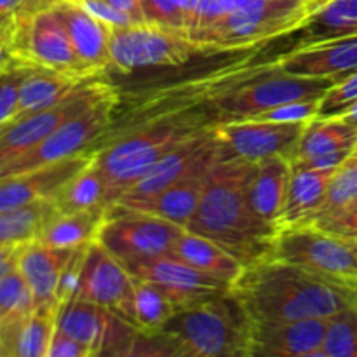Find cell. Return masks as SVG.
I'll use <instances>...</instances> for the list:
<instances>
[{
	"label": "cell",
	"instance_id": "obj_6",
	"mask_svg": "<svg viewBox=\"0 0 357 357\" xmlns=\"http://www.w3.org/2000/svg\"><path fill=\"white\" fill-rule=\"evenodd\" d=\"M271 257L351 291L357 289L356 248L312 225L278 232Z\"/></svg>",
	"mask_w": 357,
	"mask_h": 357
},
{
	"label": "cell",
	"instance_id": "obj_17",
	"mask_svg": "<svg viewBox=\"0 0 357 357\" xmlns=\"http://www.w3.org/2000/svg\"><path fill=\"white\" fill-rule=\"evenodd\" d=\"M94 157L96 149H91L59 162L0 180V211L51 199L70 178L89 166Z\"/></svg>",
	"mask_w": 357,
	"mask_h": 357
},
{
	"label": "cell",
	"instance_id": "obj_11",
	"mask_svg": "<svg viewBox=\"0 0 357 357\" xmlns=\"http://www.w3.org/2000/svg\"><path fill=\"white\" fill-rule=\"evenodd\" d=\"M115 93L117 89L112 84L96 77L56 107L0 126V166L26 153L66 121Z\"/></svg>",
	"mask_w": 357,
	"mask_h": 357
},
{
	"label": "cell",
	"instance_id": "obj_50",
	"mask_svg": "<svg viewBox=\"0 0 357 357\" xmlns=\"http://www.w3.org/2000/svg\"><path fill=\"white\" fill-rule=\"evenodd\" d=\"M352 309H354L356 314H357V289L352 291Z\"/></svg>",
	"mask_w": 357,
	"mask_h": 357
},
{
	"label": "cell",
	"instance_id": "obj_21",
	"mask_svg": "<svg viewBox=\"0 0 357 357\" xmlns=\"http://www.w3.org/2000/svg\"><path fill=\"white\" fill-rule=\"evenodd\" d=\"M77 250L54 248L31 241L23 246L17 268L26 279L33 293L35 309H49L58 312V284L63 271Z\"/></svg>",
	"mask_w": 357,
	"mask_h": 357
},
{
	"label": "cell",
	"instance_id": "obj_4",
	"mask_svg": "<svg viewBox=\"0 0 357 357\" xmlns=\"http://www.w3.org/2000/svg\"><path fill=\"white\" fill-rule=\"evenodd\" d=\"M159 331L181 357H251L253 321L232 289L178 309Z\"/></svg>",
	"mask_w": 357,
	"mask_h": 357
},
{
	"label": "cell",
	"instance_id": "obj_34",
	"mask_svg": "<svg viewBox=\"0 0 357 357\" xmlns=\"http://www.w3.org/2000/svg\"><path fill=\"white\" fill-rule=\"evenodd\" d=\"M323 357H357V314L351 307L326 319Z\"/></svg>",
	"mask_w": 357,
	"mask_h": 357
},
{
	"label": "cell",
	"instance_id": "obj_16",
	"mask_svg": "<svg viewBox=\"0 0 357 357\" xmlns=\"http://www.w3.org/2000/svg\"><path fill=\"white\" fill-rule=\"evenodd\" d=\"M122 265L138 281H149L160 286L173 298L178 309L232 288L230 282L197 271L173 257L146 258Z\"/></svg>",
	"mask_w": 357,
	"mask_h": 357
},
{
	"label": "cell",
	"instance_id": "obj_12",
	"mask_svg": "<svg viewBox=\"0 0 357 357\" xmlns=\"http://www.w3.org/2000/svg\"><path fill=\"white\" fill-rule=\"evenodd\" d=\"M307 122H274L260 119L220 122L213 128L223 155L260 162L282 155L291 160Z\"/></svg>",
	"mask_w": 357,
	"mask_h": 357
},
{
	"label": "cell",
	"instance_id": "obj_25",
	"mask_svg": "<svg viewBox=\"0 0 357 357\" xmlns=\"http://www.w3.org/2000/svg\"><path fill=\"white\" fill-rule=\"evenodd\" d=\"M56 319V310L35 309L30 314L0 321L2 357H47Z\"/></svg>",
	"mask_w": 357,
	"mask_h": 357
},
{
	"label": "cell",
	"instance_id": "obj_18",
	"mask_svg": "<svg viewBox=\"0 0 357 357\" xmlns=\"http://www.w3.org/2000/svg\"><path fill=\"white\" fill-rule=\"evenodd\" d=\"M326 319L253 323L251 357H323Z\"/></svg>",
	"mask_w": 357,
	"mask_h": 357
},
{
	"label": "cell",
	"instance_id": "obj_36",
	"mask_svg": "<svg viewBox=\"0 0 357 357\" xmlns=\"http://www.w3.org/2000/svg\"><path fill=\"white\" fill-rule=\"evenodd\" d=\"M354 199H357V143L354 149H352V152L347 155V159L335 171V176L331 180L326 201H324L323 208L317 213L316 220L328 215V213L337 211V209L349 204Z\"/></svg>",
	"mask_w": 357,
	"mask_h": 357
},
{
	"label": "cell",
	"instance_id": "obj_35",
	"mask_svg": "<svg viewBox=\"0 0 357 357\" xmlns=\"http://www.w3.org/2000/svg\"><path fill=\"white\" fill-rule=\"evenodd\" d=\"M33 310V293L20 268H13L3 278H0V321L30 314Z\"/></svg>",
	"mask_w": 357,
	"mask_h": 357
},
{
	"label": "cell",
	"instance_id": "obj_42",
	"mask_svg": "<svg viewBox=\"0 0 357 357\" xmlns=\"http://www.w3.org/2000/svg\"><path fill=\"white\" fill-rule=\"evenodd\" d=\"M30 66H17V68L0 72V126L7 124L16 117L21 84Z\"/></svg>",
	"mask_w": 357,
	"mask_h": 357
},
{
	"label": "cell",
	"instance_id": "obj_44",
	"mask_svg": "<svg viewBox=\"0 0 357 357\" xmlns=\"http://www.w3.org/2000/svg\"><path fill=\"white\" fill-rule=\"evenodd\" d=\"M80 6L86 7L93 16H96L98 20H101L103 23H107L108 26L112 28L126 26V24L132 23V20L124 13V10L117 9V7L112 6L107 0H86V2H82Z\"/></svg>",
	"mask_w": 357,
	"mask_h": 357
},
{
	"label": "cell",
	"instance_id": "obj_15",
	"mask_svg": "<svg viewBox=\"0 0 357 357\" xmlns=\"http://www.w3.org/2000/svg\"><path fill=\"white\" fill-rule=\"evenodd\" d=\"M218 153L220 145L213 128L199 131L197 135H192L190 138L183 139L174 149H171L166 155L160 157L150 167L149 173L143 174L115 202H136L153 197L173 183H176L180 178L190 173L192 169L215 160Z\"/></svg>",
	"mask_w": 357,
	"mask_h": 357
},
{
	"label": "cell",
	"instance_id": "obj_32",
	"mask_svg": "<svg viewBox=\"0 0 357 357\" xmlns=\"http://www.w3.org/2000/svg\"><path fill=\"white\" fill-rule=\"evenodd\" d=\"M56 213L58 211L49 199L20 208L3 209L0 211V246L26 244L38 239Z\"/></svg>",
	"mask_w": 357,
	"mask_h": 357
},
{
	"label": "cell",
	"instance_id": "obj_30",
	"mask_svg": "<svg viewBox=\"0 0 357 357\" xmlns=\"http://www.w3.org/2000/svg\"><path fill=\"white\" fill-rule=\"evenodd\" d=\"M296 47L357 35V0H330L314 10L298 28Z\"/></svg>",
	"mask_w": 357,
	"mask_h": 357
},
{
	"label": "cell",
	"instance_id": "obj_41",
	"mask_svg": "<svg viewBox=\"0 0 357 357\" xmlns=\"http://www.w3.org/2000/svg\"><path fill=\"white\" fill-rule=\"evenodd\" d=\"M312 227L323 230V232L331 234V236L338 237V239L349 241V243H356L357 241V199L351 201L349 204L342 206L340 209L328 215L321 216Z\"/></svg>",
	"mask_w": 357,
	"mask_h": 357
},
{
	"label": "cell",
	"instance_id": "obj_9",
	"mask_svg": "<svg viewBox=\"0 0 357 357\" xmlns=\"http://www.w3.org/2000/svg\"><path fill=\"white\" fill-rule=\"evenodd\" d=\"M202 52L185 31L157 24L131 23L112 28L110 33V66L119 72L180 66Z\"/></svg>",
	"mask_w": 357,
	"mask_h": 357
},
{
	"label": "cell",
	"instance_id": "obj_33",
	"mask_svg": "<svg viewBox=\"0 0 357 357\" xmlns=\"http://www.w3.org/2000/svg\"><path fill=\"white\" fill-rule=\"evenodd\" d=\"M178 310L176 303L160 286L135 279L128 323L145 333H155Z\"/></svg>",
	"mask_w": 357,
	"mask_h": 357
},
{
	"label": "cell",
	"instance_id": "obj_53",
	"mask_svg": "<svg viewBox=\"0 0 357 357\" xmlns=\"http://www.w3.org/2000/svg\"><path fill=\"white\" fill-rule=\"evenodd\" d=\"M352 246H354L356 251H357V241H356V243H352Z\"/></svg>",
	"mask_w": 357,
	"mask_h": 357
},
{
	"label": "cell",
	"instance_id": "obj_22",
	"mask_svg": "<svg viewBox=\"0 0 357 357\" xmlns=\"http://www.w3.org/2000/svg\"><path fill=\"white\" fill-rule=\"evenodd\" d=\"M73 42L77 56L84 68L94 77H100L110 68V33L112 26L98 20L86 7L73 2L56 3Z\"/></svg>",
	"mask_w": 357,
	"mask_h": 357
},
{
	"label": "cell",
	"instance_id": "obj_46",
	"mask_svg": "<svg viewBox=\"0 0 357 357\" xmlns=\"http://www.w3.org/2000/svg\"><path fill=\"white\" fill-rule=\"evenodd\" d=\"M58 0H0V16L3 14H35L56 6Z\"/></svg>",
	"mask_w": 357,
	"mask_h": 357
},
{
	"label": "cell",
	"instance_id": "obj_19",
	"mask_svg": "<svg viewBox=\"0 0 357 357\" xmlns=\"http://www.w3.org/2000/svg\"><path fill=\"white\" fill-rule=\"evenodd\" d=\"M281 72L312 79H338L357 68V35L295 47L278 58Z\"/></svg>",
	"mask_w": 357,
	"mask_h": 357
},
{
	"label": "cell",
	"instance_id": "obj_23",
	"mask_svg": "<svg viewBox=\"0 0 357 357\" xmlns=\"http://www.w3.org/2000/svg\"><path fill=\"white\" fill-rule=\"evenodd\" d=\"M335 171L337 169H316L293 164L284 206L275 223L278 232L312 225L326 201Z\"/></svg>",
	"mask_w": 357,
	"mask_h": 357
},
{
	"label": "cell",
	"instance_id": "obj_52",
	"mask_svg": "<svg viewBox=\"0 0 357 357\" xmlns=\"http://www.w3.org/2000/svg\"><path fill=\"white\" fill-rule=\"evenodd\" d=\"M0 357H2V342H0Z\"/></svg>",
	"mask_w": 357,
	"mask_h": 357
},
{
	"label": "cell",
	"instance_id": "obj_48",
	"mask_svg": "<svg viewBox=\"0 0 357 357\" xmlns=\"http://www.w3.org/2000/svg\"><path fill=\"white\" fill-rule=\"evenodd\" d=\"M340 119H344L345 122H349L351 126H354V128H357V101L354 105H352L351 108H347V110L344 112V114L338 115Z\"/></svg>",
	"mask_w": 357,
	"mask_h": 357
},
{
	"label": "cell",
	"instance_id": "obj_38",
	"mask_svg": "<svg viewBox=\"0 0 357 357\" xmlns=\"http://www.w3.org/2000/svg\"><path fill=\"white\" fill-rule=\"evenodd\" d=\"M26 16L30 14L0 16V72L17 66H28L21 56V31Z\"/></svg>",
	"mask_w": 357,
	"mask_h": 357
},
{
	"label": "cell",
	"instance_id": "obj_47",
	"mask_svg": "<svg viewBox=\"0 0 357 357\" xmlns=\"http://www.w3.org/2000/svg\"><path fill=\"white\" fill-rule=\"evenodd\" d=\"M24 244H13V246H0V278L17 267L20 253Z\"/></svg>",
	"mask_w": 357,
	"mask_h": 357
},
{
	"label": "cell",
	"instance_id": "obj_39",
	"mask_svg": "<svg viewBox=\"0 0 357 357\" xmlns=\"http://www.w3.org/2000/svg\"><path fill=\"white\" fill-rule=\"evenodd\" d=\"M357 101V68L344 73L321 96L316 117H338Z\"/></svg>",
	"mask_w": 357,
	"mask_h": 357
},
{
	"label": "cell",
	"instance_id": "obj_29",
	"mask_svg": "<svg viewBox=\"0 0 357 357\" xmlns=\"http://www.w3.org/2000/svg\"><path fill=\"white\" fill-rule=\"evenodd\" d=\"M110 208H94L87 211L56 213L38 236V243L66 250H80L96 243L101 225Z\"/></svg>",
	"mask_w": 357,
	"mask_h": 357
},
{
	"label": "cell",
	"instance_id": "obj_28",
	"mask_svg": "<svg viewBox=\"0 0 357 357\" xmlns=\"http://www.w3.org/2000/svg\"><path fill=\"white\" fill-rule=\"evenodd\" d=\"M169 257L176 258L197 271L206 272V274L223 279L230 284H234V281L244 271V265L229 251L223 250L208 237L197 236L188 230L181 234Z\"/></svg>",
	"mask_w": 357,
	"mask_h": 357
},
{
	"label": "cell",
	"instance_id": "obj_51",
	"mask_svg": "<svg viewBox=\"0 0 357 357\" xmlns=\"http://www.w3.org/2000/svg\"><path fill=\"white\" fill-rule=\"evenodd\" d=\"M58 2H73V3H82L86 0H58Z\"/></svg>",
	"mask_w": 357,
	"mask_h": 357
},
{
	"label": "cell",
	"instance_id": "obj_37",
	"mask_svg": "<svg viewBox=\"0 0 357 357\" xmlns=\"http://www.w3.org/2000/svg\"><path fill=\"white\" fill-rule=\"evenodd\" d=\"M192 0H142L145 21L187 33V20Z\"/></svg>",
	"mask_w": 357,
	"mask_h": 357
},
{
	"label": "cell",
	"instance_id": "obj_31",
	"mask_svg": "<svg viewBox=\"0 0 357 357\" xmlns=\"http://www.w3.org/2000/svg\"><path fill=\"white\" fill-rule=\"evenodd\" d=\"M49 201L58 213L87 211L94 208H110L107 185L96 166V157L80 173L70 178Z\"/></svg>",
	"mask_w": 357,
	"mask_h": 357
},
{
	"label": "cell",
	"instance_id": "obj_27",
	"mask_svg": "<svg viewBox=\"0 0 357 357\" xmlns=\"http://www.w3.org/2000/svg\"><path fill=\"white\" fill-rule=\"evenodd\" d=\"M357 143V128L340 117H314L307 122L293 152L291 164L307 166L314 159L338 150L352 149Z\"/></svg>",
	"mask_w": 357,
	"mask_h": 357
},
{
	"label": "cell",
	"instance_id": "obj_10",
	"mask_svg": "<svg viewBox=\"0 0 357 357\" xmlns=\"http://www.w3.org/2000/svg\"><path fill=\"white\" fill-rule=\"evenodd\" d=\"M183 232V227L173 222L112 204L101 225L98 243L121 264H129L146 258L169 257Z\"/></svg>",
	"mask_w": 357,
	"mask_h": 357
},
{
	"label": "cell",
	"instance_id": "obj_8",
	"mask_svg": "<svg viewBox=\"0 0 357 357\" xmlns=\"http://www.w3.org/2000/svg\"><path fill=\"white\" fill-rule=\"evenodd\" d=\"M119 93L98 101L93 107L84 110L66 121L58 129L42 139L37 146L28 150L23 155L9 160L0 166V180L17 176L37 167L59 162L77 153L87 152L100 143V139L110 129L114 114L119 107Z\"/></svg>",
	"mask_w": 357,
	"mask_h": 357
},
{
	"label": "cell",
	"instance_id": "obj_14",
	"mask_svg": "<svg viewBox=\"0 0 357 357\" xmlns=\"http://www.w3.org/2000/svg\"><path fill=\"white\" fill-rule=\"evenodd\" d=\"M132 291L135 278L126 271L124 265L98 241L89 244L84 253L79 288L73 298L96 303L128 321Z\"/></svg>",
	"mask_w": 357,
	"mask_h": 357
},
{
	"label": "cell",
	"instance_id": "obj_43",
	"mask_svg": "<svg viewBox=\"0 0 357 357\" xmlns=\"http://www.w3.org/2000/svg\"><path fill=\"white\" fill-rule=\"evenodd\" d=\"M317 103L319 100L295 101V103L282 105V107L272 108V110L261 112L251 119L274 122H309L317 115Z\"/></svg>",
	"mask_w": 357,
	"mask_h": 357
},
{
	"label": "cell",
	"instance_id": "obj_2",
	"mask_svg": "<svg viewBox=\"0 0 357 357\" xmlns=\"http://www.w3.org/2000/svg\"><path fill=\"white\" fill-rule=\"evenodd\" d=\"M232 293L253 323L328 319L352 305V291L274 257L246 265Z\"/></svg>",
	"mask_w": 357,
	"mask_h": 357
},
{
	"label": "cell",
	"instance_id": "obj_40",
	"mask_svg": "<svg viewBox=\"0 0 357 357\" xmlns=\"http://www.w3.org/2000/svg\"><path fill=\"white\" fill-rule=\"evenodd\" d=\"M236 3L237 0H192L187 20L188 37L218 23L227 14L232 13Z\"/></svg>",
	"mask_w": 357,
	"mask_h": 357
},
{
	"label": "cell",
	"instance_id": "obj_24",
	"mask_svg": "<svg viewBox=\"0 0 357 357\" xmlns=\"http://www.w3.org/2000/svg\"><path fill=\"white\" fill-rule=\"evenodd\" d=\"M291 171V160L282 155L268 157L260 162H253L246 195L248 204L258 220L275 227L282 206H284Z\"/></svg>",
	"mask_w": 357,
	"mask_h": 357
},
{
	"label": "cell",
	"instance_id": "obj_45",
	"mask_svg": "<svg viewBox=\"0 0 357 357\" xmlns=\"http://www.w3.org/2000/svg\"><path fill=\"white\" fill-rule=\"evenodd\" d=\"M47 357H93V354L86 345L56 328L51 345H49Z\"/></svg>",
	"mask_w": 357,
	"mask_h": 357
},
{
	"label": "cell",
	"instance_id": "obj_49",
	"mask_svg": "<svg viewBox=\"0 0 357 357\" xmlns=\"http://www.w3.org/2000/svg\"><path fill=\"white\" fill-rule=\"evenodd\" d=\"M326 2H330V0H309V9H310V14L314 13V10L319 9L321 6H324Z\"/></svg>",
	"mask_w": 357,
	"mask_h": 357
},
{
	"label": "cell",
	"instance_id": "obj_20",
	"mask_svg": "<svg viewBox=\"0 0 357 357\" xmlns=\"http://www.w3.org/2000/svg\"><path fill=\"white\" fill-rule=\"evenodd\" d=\"M216 159L192 169L190 173L180 178L176 183H173L160 194L153 195V197L136 202H115V204L124 206L131 211L164 218L185 229L192 216H194V213L197 211L199 202H201L202 194H204L206 183H208L209 171H211Z\"/></svg>",
	"mask_w": 357,
	"mask_h": 357
},
{
	"label": "cell",
	"instance_id": "obj_13",
	"mask_svg": "<svg viewBox=\"0 0 357 357\" xmlns=\"http://www.w3.org/2000/svg\"><path fill=\"white\" fill-rule=\"evenodd\" d=\"M21 56L31 68H47L75 79L94 77L84 68L65 21L54 6L24 17L21 31Z\"/></svg>",
	"mask_w": 357,
	"mask_h": 357
},
{
	"label": "cell",
	"instance_id": "obj_7",
	"mask_svg": "<svg viewBox=\"0 0 357 357\" xmlns=\"http://www.w3.org/2000/svg\"><path fill=\"white\" fill-rule=\"evenodd\" d=\"M335 80L337 79L289 75V73L281 72L278 63L268 72L213 100L209 108L216 115V124L251 119L261 112L295 103V101L321 100V96L333 86Z\"/></svg>",
	"mask_w": 357,
	"mask_h": 357
},
{
	"label": "cell",
	"instance_id": "obj_1",
	"mask_svg": "<svg viewBox=\"0 0 357 357\" xmlns=\"http://www.w3.org/2000/svg\"><path fill=\"white\" fill-rule=\"evenodd\" d=\"M253 162L220 155L209 171L197 211L185 230L208 237L246 265L271 257L278 230L261 222L248 204L246 187Z\"/></svg>",
	"mask_w": 357,
	"mask_h": 357
},
{
	"label": "cell",
	"instance_id": "obj_5",
	"mask_svg": "<svg viewBox=\"0 0 357 357\" xmlns=\"http://www.w3.org/2000/svg\"><path fill=\"white\" fill-rule=\"evenodd\" d=\"M309 16V0H237L232 13L190 38L204 52L243 51L296 31Z\"/></svg>",
	"mask_w": 357,
	"mask_h": 357
},
{
	"label": "cell",
	"instance_id": "obj_26",
	"mask_svg": "<svg viewBox=\"0 0 357 357\" xmlns=\"http://www.w3.org/2000/svg\"><path fill=\"white\" fill-rule=\"evenodd\" d=\"M93 79H75V77L63 75V73L52 72V70L33 66L28 70L26 77L21 84L20 105H17V114L14 119L26 117L35 112L56 107Z\"/></svg>",
	"mask_w": 357,
	"mask_h": 357
},
{
	"label": "cell",
	"instance_id": "obj_3",
	"mask_svg": "<svg viewBox=\"0 0 357 357\" xmlns=\"http://www.w3.org/2000/svg\"><path fill=\"white\" fill-rule=\"evenodd\" d=\"M215 126V114L211 108L204 107L155 119L101 139L94 146L96 166L107 185L110 206L178 143Z\"/></svg>",
	"mask_w": 357,
	"mask_h": 357
}]
</instances>
